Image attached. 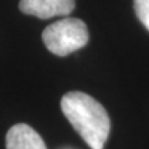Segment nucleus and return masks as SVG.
<instances>
[{
  "mask_svg": "<svg viewBox=\"0 0 149 149\" xmlns=\"http://www.w3.org/2000/svg\"><path fill=\"white\" fill-rule=\"evenodd\" d=\"M134 10L139 21L149 31V0H134Z\"/></svg>",
  "mask_w": 149,
  "mask_h": 149,
  "instance_id": "39448f33",
  "label": "nucleus"
},
{
  "mask_svg": "<svg viewBox=\"0 0 149 149\" xmlns=\"http://www.w3.org/2000/svg\"><path fill=\"white\" fill-rule=\"evenodd\" d=\"M88 29L81 19L65 17L49 25L42 32V41L50 52L67 56L88 42Z\"/></svg>",
  "mask_w": 149,
  "mask_h": 149,
  "instance_id": "f03ea898",
  "label": "nucleus"
},
{
  "mask_svg": "<svg viewBox=\"0 0 149 149\" xmlns=\"http://www.w3.org/2000/svg\"><path fill=\"white\" fill-rule=\"evenodd\" d=\"M61 109L88 146L92 149H103L109 136L111 120L98 101L87 93L72 91L62 97Z\"/></svg>",
  "mask_w": 149,
  "mask_h": 149,
  "instance_id": "f257e3e1",
  "label": "nucleus"
},
{
  "mask_svg": "<svg viewBox=\"0 0 149 149\" xmlns=\"http://www.w3.org/2000/svg\"><path fill=\"white\" fill-rule=\"evenodd\" d=\"M19 9L26 15L46 20L71 14L74 9V0H20Z\"/></svg>",
  "mask_w": 149,
  "mask_h": 149,
  "instance_id": "7ed1b4c3",
  "label": "nucleus"
},
{
  "mask_svg": "<svg viewBox=\"0 0 149 149\" xmlns=\"http://www.w3.org/2000/svg\"><path fill=\"white\" fill-rule=\"evenodd\" d=\"M6 149H47L41 136L25 123L15 124L8 130Z\"/></svg>",
  "mask_w": 149,
  "mask_h": 149,
  "instance_id": "20e7f679",
  "label": "nucleus"
}]
</instances>
